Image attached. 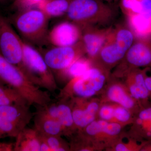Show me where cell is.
<instances>
[{
	"instance_id": "obj_1",
	"label": "cell",
	"mask_w": 151,
	"mask_h": 151,
	"mask_svg": "<svg viewBox=\"0 0 151 151\" xmlns=\"http://www.w3.org/2000/svg\"><path fill=\"white\" fill-rule=\"evenodd\" d=\"M49 18L39 9L19 10L9 20L25 42L33 46L42 47L48 43Z\"/></svg>"
},
{
	"instance_id": "obj_2",
	"label": "cell",
	"mask_w": 151,
	"mask_h": 151,
	"mask_svg": "<svg viewBox=\"0 0 151 151\" xmlns=\"http://www.w3.org/2000/svg\"><path fill=\"white\" fill-rule=\"evenodd\" d=\"M79 27L108 25L116 17L114 9L102 0H72L66 14Z\"/></svg>"
},
{
	"instance_id": "obj_3",
	"label": "cell",
	"mask_w": 151,
	"mask_h": 151,
	"mask_svg": "<svg viewBox=\"0 0 151 151\" xmlns=\"http://www.w3.org/2000/svg\"><path fill=\"white\" fill-rule=\"evenodd\" d=\"M0 80L17 90L30 105L44 106L51 101L47 92L35 85L18 67L9 62L1 53Z\"/></svg>"
},
{
	"instance_id": "obj_4",
	"label": "cell",
	"mask_w": 151,
	"mask_h": 151,
	"mask_svg": "<svg viewBox=\"0 0 151 151\" xmlns=\"http://www.w3.org/2000/svg\"><path fill=\"white\" fill-rule=\"evenodd\" d=\"M23 46L22 71L36 86L50 92H55L57 89L56 78L40 52L23 40Z\"/></svg>"
},
{
	"instance_id": "obj_5",
	"label": "cell",
	"mask_w": 151,
	"mask_h": 151,
	"mask_svg": "<svg viewBox=\"0 0 151 151\" xmlns=\"http://www.w3.org/2000/svg\"><path fill=\"white\" fill-rule=\"evenodd\" d=\"M134 37L132 30L124 26L111 28L104 45L93 60L106 69L113 67L124 58L135 41Z\"/></svg>"
},
{
	"instance_id": "obj_6",
	"label": "cell",
	"mask_w": 151,
	"mask_h": 151,
	"mask_svg": "<svg viewBox=\"0 0 151 151\" xmlns=\"http://www.w3.org/2000/svg\"><path fill=\"white\" fill-rule=\"evenodd\" d=\"M105 76L101 69L92 68L83 75L71 79L61 89L58 100H66L68 97L86 98L92 97L102 89L105 83Z\"/></svg>"
},
{
	"instance_id": "obj_7",
	"label": "cell",
	"mask_w": 151,
	"mask_h": 151,
	"mask_svg": "<svg viewBox=\"0 0 151 151\" xmlns=\"http://www.w3.org/2000/svg\"><path fill=\"white\" fill-rule=\"evenodd\" d=\"M11 24L8 19L0 15V53L9 62L22 70L23 40Z\"/></svg>"
},
{
	"instance_id": "obj_8",
	"label": "cell",
	"mask_w": 151,
	"mask_h": 151,
	"mask_svg": "<svg viewBox=\"0 0 151 151\" xmlns=\"http://www.w3.org/2000/svg\"><path fill=\"white\" fill-rule=\"evenodd\" d=\"M40 52L55 77L76 60L86 54L81 40L71 46H54L44 52Z\"/></svg>"
},
{
	"instance_id": "obj_9",
	"label": "cell",
	"mask_w": 151,
	"mask_h": 151,
	"mask_svg": "<svg viewBox=\"0 0 151 151\" xmlns=\"http://www.w3.org/2000/svg\"><path fill=\"white\" fill-rule=\"evenodd\" d=\"M81 28L71 22L57 24L49 31L48 43L54 46H71L81 40Z\"/></svg>"
},
{
	"instance_id": "obj_10",
	"label": "cell",
	"mask_w": 151,
	"mask_h": 151,
	"mask_svg": "<svg viewBox=\"0 0 151 151\" xmlns=\"http://www.w3.org/2000/svg\"><path fill=\"white\" fill-rule=\"evenodd\" d=\"M123 59L129 65L130 70L151 67V38H140L134 41Z\"/></svg>"
},
{
	"instance_id": "obj_11",
	"label": "cell",
	"mask_w": 151,
	"mask_h": 151,
	"mask_svg": "<svg viewBox=\"0 0 151 151\" xmlns=\"http://www.w3.org/2000/svg\"><path fill=\"white\" fill-rule=\"evenodd\" d=\"M80 27L81 40L84 45L86 54L89 59L93 60L104 45L111 28H100L94 26Z\"/></svg>"
},
{
	"instance_id": "obj_12",
	"label": "cell",
	"mask_w": 151,
	"mask_h": 151,
	"mask_svg": "<svg viewBox=\"0 0 151 151\" xmlns=\"http://www.w3.org/2000/svg\"><path fill=\"white\" fill-rule=\"evenodd\" d=\"M29 104H12L0 106V118L22 131L26 128L35 113L32 112Z\"/></svg>"
},
{
	"instance_id": "obj_13",
	"label": "cell",
	"mask_w": 151,
	"mask_h": 151,
	"mask_svg": "<svg viewBox=\"0 0 151 151\" xmlns=\"http://www.w3.org/2000/svg\"><path fill=\"white\" fill-rule=\"evenodd\" d=\"M70 105L72 111L73 121L76 128L83 129L94 121L95 115L99 109L96 102H92L84 105L81 98H73Z\"/></svg>"
},
{
	"instance_id": "obj_14",
	"label": "cell",
	"mask_w": 151,
	"mask_h": 151,
	"mask_svg": "<svg viewBox=\"0 0 151 151\" xmlns=\"http://www.w3.org/2000/svg\"><path fill=\"white\" fill-rule=\"evenodd\" d=\"M16 138L14 151H40V136L34 128L26 127Z\"/></svg>"
},
{
	"instance_id": "obj_15",
	"label": "cell",
	"mask_w": 151,
	"mask_h": 151,
	"mask_svg": "<svg viewBox=\"0 0 151 151\" xmlns=\"http://www.w3.org/2000/svg\"><path fill=\"white\" fill-rule=\"evenodd\" d=\"M34 128L44 136L63 135V130L59 122L41 112L36 111L34 116Z\"/></svg>"
},
{
	"instance_id": "obj_16",
	"label": "cell",
	"mask_w": 151,
	"mask_h": 151,
	"mask_svg": "<svg viewBox=\"0 0 151 151\" xmlns=\"http://www.w3.org/2000/svg\"><path fill=\"white\" fill-rule=\"evenodd\" d=\"M132 83L129 87L130 94L132 97L138 101L146 103L150 93L145 83L146 73L145 70L134 68L130 70Z\"/></svg>"
},
{
	"instance_id": "obj_17",
	"label": "cell",
	"mask_w": 151,
	"mask_h": 151,
	"mask_svg": "<svg viewBox=\"0 0 151 151\" xmlns=\"http://www.w3.org/2000/svg\"><path fill=\"white\" fill-rule=\"evenodd\" d=\"M72 0H44L37 5V8L49 18L66 14Z\"/></svg>"
},
{
	"instance_id": "obj_18",
	"label": "cell",
	"mask_w": 151,
	"mask_h": 151,
	"mask_svg": "<svg viewBox=\"0 0 151 151\" xmlns=\"http://www.w3.org/2000/svg\"><path fill=\"white\" fill-rule=\"evenodd\" d=\"M56 120L59 122L63 130V135H68L76 128L73 121L72 110L66 100H58Z\"/></svg>"
},
{
	"instance_id": "obj_19",
	"label": "cell",
	"mask_w": 151,
	"mask_h": 151,
	"mask_svg": "<svg viewBox=\"0 0 151 151\" xmlns=\"http://www.w3.org/2000/svg\"><path fill=\"white\" fill-rule=\"evenodd\" d=\"M129 23L131 29L134 35L140 38L151 36V18L140 14L129 15Z\"/></svg>"
},
{
	"instance_id": "obj_20",
	"label": "cell",
	"mask_w": 151,
	"mask_h": 151,
	"mask_svg": "<svg viewBox=\"0 0 151 151\" xmlns=\"http://www.w3.org/2000/svg\"><path fill=\"white\" fill-rule=\"evenodd\" d=\"M91 68L90 59L81 57L76 60L66 69L61 71L55 76L56 80L65 78L73 79L81 76Z\"/></svg>"
},
{
	"instance_id": "obj_21",
	"label": "cell",
	"mask_w": 151,
	"mask_h": 151,
	"mask_svg": "<svg viewBox=\"0 0 151 151\" xmlns=\"http://www.w3.org/2000/svg\"><path fill=\"white\" fill-rule=\"evenodd\" d=\"M107 94L110 100L118 103L122 107L129 109L135 107V101L127 95L124 89L120 85H112L108 89Z\"/></svg>"
},
{
	"instance_id": "obj_22",
	"label": "cell",
	"mask_w": 151,
	"mask_h": 151,
	"mask_svg": "<svg viewBox=\"0 0 151 151\" xmlns=\"http://www.w3.org/2000/svg\"><path fill=\"white\" fill-rule=\"evenodd\" d=\"M4 85L0 86V106L12 104H29L17 90Z\"/></svg>"
},
{
	"instance_id": "obj_23",
	"label": "cell",
	"mask_w": 151,
	"mask_h": 151,
	"mask_svg": "<svg viewBox=\"0 0 151 151\" xmlns=\"http://www.w3.org/2000/svg\"><path fill=\"white\" fill-rule=\"evenodd\" d=\"M40 135L51 149L52 151L68 150L69 149L68 146L66 145L65 141L61 138V136H44Z\"/></svg>"
},
{
	"instance_id": "obj_24",
	"label": "cell",
	"mask_w": 151,
	"mask_h": 151,
	"mask_svg": "<svg viewBox=\"0 0 151 151\" xmlns=\"http://www.w3.org/2000/svg\"><path fill=\"white\" fill-rule=\"evenodd\" d=\"M108 122L105 120H101L93 121L89 125L84 128L86 134L94 136L103 132V130Z\"/></svg>"
},
{
	"instance_id": "obj_25",
	"label": "cell",
	"mask_w": 151,
	"mask_h": 151,
	"mask_svg": "<svg viewBox=\"0 0 151 151\" xmlns=\"http://www.w3.org/2000/svg\"><path fill=\"white\" fill-rule=\"evenodd\" d=\"M121 5L128 15L140 13V0H122Z\"/></svg>"
},
{
	"instance_id": "obj_26",
	"label": "cell",
	"mask_w": 151,
	"mask_h": 151,
	"mask_svg": "<svg viewBox=\"0 0 151 151\" xmlns=\"http://www.w3.org/2000/svg\"><path fill=\"white\" fill-rule=\"evenodd\" d=\"M127 108L124 107H117L114 109V117L119 122H126L130 120L131 113Z\"/></svg>"
},
{
	"instance_id": "obj_27",
	"label": "cell",
	"mask_w": 151,
	"mask_h": 151,
	"mask_svg": "<svg viewBox=\"0 0 151 151\" xmlns=\"http://www.w3.org/2000/svg\"><path fill=\"white\" fill-rule=\"evenodd\" d=\"M44 0H14V5L18 10L31 8Z\"/></svg>"
},
{
	"instance_id": "obj_28",
	"label": "cell",
	"mask_w": 151,
	"mask_h": 151,
	"mask_svg": "<svg viewBox=\"0 0 151 151\" xmlns=\"http://www.w3.org/2000/svg\"><path fill=\"white\" fill-rule=\"evenodd\" d=\"M122 127L117 123H108L105 126L103 133L110 136H116L121 132Z\"/></svg>"
},
{
	"instance_id": "obj_29",
	"label": "cell",
	"mask_w": 151,
	"mask_h": 151,
	"mask_svg": "<svg viewBox=\"0 0 151 151\" xmlns=\"http://www.w3.org/2000/svg\"><path fill=\"white\" fill-rule=\"evenodd\" d=\"M114 109L109 105H104L100 108L99 116L102 120L108 121L114 117Z\"/></svg>"
},
{
	"instance_id": "obj_30",
	"label": "cell",
	"mask_w": 151,
	"mask_h": 151,
	"mask_svg": "<svg viewBox=\"0 0 151 151\" xmlns=\"http://www.w3.org/2000/svg\"><path fill=\"white\" fill-rule=\"evenodd\" d=\"M140 14L151 18V0H140Z\"/></svg>"
},
{
	"instance_id": "obj_31",
	"label": "cell",
	"mask_w": 151,
	"mask_h": 151,
	"mask_svg": "<svg viewBox=\"0 0 151 151\" xmlns=\"http://www.w3.org/2000/svg\"><path fill=\"white\" fill-rule=\"evenodd\" d=\"M14 143L0 142V151H14Z\"/></svg>"
},
{
	"instance_id": "obj_32",
	"label": "cell",
	"mask_w": 151,
	"mask_h": 151,
	"mask_svg": "<svg viewBox=\"0 0 151 151\" xmlns=\"http://www.w3.org/2000/svg\"><path fill=\"white\" fill-rule=\"evenodd\" d=\"M145 83L146 87L151 94V76H146L145 78Z\"/></svg>"
},
{
	"instance_id": "obj_33",
	"label": "cell",
	"mask_w": 151,
	"mask_h": 151,
	"mask_svg": "<svg viewBox=\"0 0 151 151\" xmlns=\"http://www.w3.org/2000/svg\"><path fill=\"white\" fill-rule=\"evenodd\" d=\"M115 150L116 151H129L127 146L123 144H119L117 145L115 148Z\"/></svg>"
},
{
	"instance_id": "obj_34",
	"label": "cell",
	"mask_w": 151,
	"mask_h": 151,
	"mask_svg": "<svg viewBox=\"0 0 151 151\" xmlns=\"http://www.w3.org/2000/svg\"><path fill=\"white\" fill-rule=\"evenodd\" d=\"M9 0H0V4H3Z\"/></svg>"
},
{
	"instance_id": "obj_35",
	"label": "cell",
	"mask_w": 151,
	"mask_h": 151,
	"mask_svg": "<svg viewBox=\"0 0 151 151\" xmlns=\"http://www.w3.org/2000/svg\"><path fill=\"white\" fill-rule=\"evenodd\" d=\"M5 84H4L1 80H0V86H1V85H5Z\"/></svg>"
},
{
	"instance_id": "obj_36",
	"label": "cell",
	"mask_w": 151,
	"mask_h": 151,
	"mask_svg": "<svg viewBox=\"0 0 151 151\" xmlns=\"http://www.w3.org/2000/svg\"><path fill=\"white\" fill-rule=\"evenodd\" d=\"M3 137V136L1 134V131H0V138L1 137Z\"/></svg>"
},
{
	"instance_id": "obj_37",
	"label": "cell",
	"mask_w": 151,
	"mask_h": 151,
	"mask_svg": "<svg viewBox=\"0 0 151 151\" xmlns=\"http://www.w3.org/2000/svg\"><path fill=\"white\" fill-rule=\"evenodd\" d=\"M108 1H111V0H108Z\"/></svg>"
},
{
	"instance_id": "obj_38",
	"label": "cell",
	"mask_w": 151,
	"mask_h": 151,
	"mask_svg": "<svg viewBox=\"0 0 151 151\" xmlns=\"http://www.w3.org/2000/svg\"><path fill=\"white\" fill-rule=\"evenodd\" d=\"M102 1H103V0H102Z\"/></svg>"
}]
</instances>
